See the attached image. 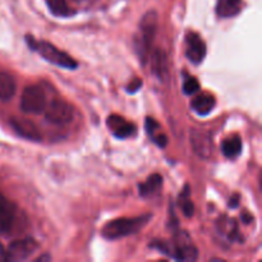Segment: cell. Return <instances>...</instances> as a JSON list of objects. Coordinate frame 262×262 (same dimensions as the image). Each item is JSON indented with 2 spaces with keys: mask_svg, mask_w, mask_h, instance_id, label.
Listing matches in <instances>:
<instances>
[{
  "mask_svg": "<svg viewBox=\"0 0 262 262\" xmlns=\"http://www.w3.org/2000/svg\"><path fill=\"white\" fill-rule=\"evenodd\" d=\"M142 84H143L142 79H141V78H135L127 86V91L129 92V94H135V92H137L138 90H140L141 87H142Z\"/></svg>",
  "mask_w": 262,
  "mask_h": 262,
  "instance_id": "24",
  "label": "cell"
},
{
  "mask_svg": "<svg viewBox=\"0 0 262 262\" xmlns=\"http://www.w3.org/2000/svg\"><path fill=\"white\" fill-rule=\"evenodd\" d=\"M238 205H239V194L235 193L234 196L230 199V202H229V207H232V209H235V207H238Z\"/></svg>",
  "mask_w": 262,
  "mask_h": 262,
  "instance_id": "25",
  "label": "cell"
},
{
  "mask_svg": "<svg viewBox=\"0 0 262 262\" xmlns=\"http://www.w3.org/2000/svg\"><path fill=\"white\" fill-rule=\"evenodd\" d=\"M216 105V100L212 95L210 94H201L197 95L191 101V107L194 113L199 115H207L214 110Z\"/></svg>",
  "mask_w": 262,
  "mask_h": 262,
  "instance_id": "13",
  "label": "cell"
},
{
  "mask_svg": "<svg viewBox=\"0 0 262 262\" xmlns=\"http://www.w3.org/2000/svg\"><path fill=\"white\" fill-rule=\"evenodd\" d=\"M152 141L156 143V145L159 146V147L164 148L166 145H168V137H166V135H164V133H159V135H154L152 137Z\"/></svg>",
  "mask_w": 262,
  "mask_h": 262,
  "instance_id": "23",
  "label": "cell"
},
{
  "mask_svg": "<svg viewBox=\"0 0 262 262\" xmlns=\"http://www.w3.org/2000/svg\"><path fill=\"white\" fill-rule=\"evenodd\" d=\"M46 102L45 91L37 84L27 86L20 97V107L27 114H41L45 112Z\"/></svg>",
  "mask_w": 262,
  "mask_h": 262,
  "instance_id": "6",
  "label": "cell"
},
{
  "mask_svg": "<svg viewBox=\"0 0 262 262\" xmlns=\"http://www.w3.org/2000/svg\"><path fill=\"white\" fill-rule=\"evenodd\" d=\"M151 69L159 79H164L168 76V56L161 49L155 50L151 56Z\"/></svg>",
  "mask_w": 262,
  "mask_h": 262,
  "instance_id": "14",
  "label": "cell"
},
{
  "mask_svg": "<svg viewBox=\"0 0 262 262\" xmlns=\"http://www.w3.org/2000/svg\"><path fill=\"white\" fill-rule=\"evenodd\" d=\"M151 217L152 216L150 214H145L136 217H120V219L113 220V222L105 224V227L101 230V234L102 237L109 241L119 239V238H124L127 235L136 234L143 227H146Z\"/></svg>",
  "mask_w": 262,
  "mask_h": 262,
  "instance_id": "3",
  "label": "cell"
},
{
  "mask_svg": "<svg viewBox=\"0 0 262 262\" xmlns=\"http://www.w3.org/2000/svg\"><path fill=\"white\" fill-rule=\"evenodd\" d=\"M179 205H181L182 211H183V214L186 215L187 217L193 216L194 205H193V202L191 201V199H189V188H188V186L184 187V191L182 192V194H181V196H179Z\"/></svg>",
  "mask_w": 262,
  "mask_h": 262,
  "instance_id": "20",
  "label": "cell"
},
{
  "mask_svg": "<svg viewBox=\"0 0 262 262\" xmlns=\"http://www.w3.org/2000/svg\"><path fill=\"white\" fill-rule=\"evenodd\" d=\"M106 123L113 135L119 140L132 137L136 133V125L133 123L127 122L124 118L119 117V115H110Z\"/></svg>",
  "mask_w": 262,
  "mask_h": 262,
  "instance_id": "11",
  "label": "cell"
},
{
  "mask_svg": "<svg viewBox=\"0 0 262 262\" xmlns=\"http://www.w3.org/2000/svg\"><path fill=\"white\" fill-rule=\"evenodd\" d=\"M158 25V13L154 12V10L146 13L140 22L138 33L136 35L135 38V49L138 55V59L143 64L146 63V60L150 56L151 46H152L154 40H155Z\"/></svg>",
  "mask_w": 262,
  "mask_h": 262,
  "instance_id": "2",
  "label": "cell"
},
{
  "mask_svg": "<svg viewBox=\"0 0 262 262\" xmlns=\"http://www.w3.org/2000/svg\"><path fill=\"white\" fill-rule=\"evenodd\" d=\"M200 83L194 77H188L183 83V92L186 95H193L199 92Z\"/></svg>",
  "mask_w": 262,
  "mask_h": 262,
  "instance_id": "21",
  "label": "cell"
},
{
  "mask_svg": "<svg viewBox=\"0 0 262 262\" xmlns=\"http://www.w3.org/2000/svg\"><path fill=\"white\" fill-rule=\"evenodd\" d=\"M186 55L193 64H200L206 56V43L196 32H189L186 37Z\"/></svg>",
  "mask_w": 262,
  "mask_h": 262,
  "instance_id": "9",
  "label": "cell"
},
{
  "mask_svg": "<svg viewBox=\"0 0 262 262\" xmlns=\"http://www.w3.org/2000/svg\"><path fill=\"white\" fill-rule=\"evenodd\" d=\"M26 42L28 43V46L32 50L37 51L46 61L54 64V66L60 67V68L64 69H76L77 66H78V63L71 55H68L64 51L59 50L58 48L51 45L50 42L37 41L32 36H26Z\"/></svg>",
  "mask_w": 262,
  "mask_h": 262,
  "instance_id": "4",
  "label": "cell"
},
{
  "mask_svg": "<svg viewBox=\"0 0 262 262\" xmlns=\"http://www.w3.org/2000/svg\"><path fill=\"white\" fill-rule=\"evenodd\" d=\"M37 248L38 245L33 238H23V239L14 241V242L10 243L5 252L0 247V260L25 261L30 258Z\"/></svg>",
  "mask_w": 262,
  "mask_h": 262,
  "instance_id": "5",
  "label": "cell"
},
{
  "mask_svg": "<svg viewBox=\"0 0 262 262\" xmlns=\"http://www.w3.org/2000/svg\"><path fill=\"white\" fill-rule=\"evenodd\" d=\"M15 205L0 194V234H8L15 222Z\"/></svg>",
  "mask_w": 262,
  "mask_h": 262,
  "instance_id": "10",
  "label": "cell"
},
{
  "mask_svg": "<svg viewBox=\"0 0 262 262\" xmlns=\"http://www.w3.org/2000/svg\"><path fill=\"white\" fill-rule=\"evenodd\" d=\"M15 81L10 74L5 72H0V100L8 101L12 99L15 94Z\"/></svg>",
  "mask_w": 262,
  "mask_h": 262,
  "instance_id": "17",
  "label": "cell"
},
{
  "mask_svg": "<svg viewBox=\"0 0 262 262\" xmlns=\"http://www.w3.org/2000/svg\"><path fill=\"white\" fill-rule=\"evenodd\" d=\"M242 10L241 0H217L216 14L220 18H232Z\"/></svg>",
  "mask_w": 262,
  "mask_h": 262,
  "instance_id": "15",
  "label": "cell"
},
{
  "mask_svg": "<svg viewBox=\"0 0 262 262\" xmlns=\"http://www.w3.org/2000/svg\"><path fill=\"white\" fill-rule=\"evenodd\" d=\"M145 127H146V130H147V133L150 135V137H152V136L155 135L156 130L160 129V124H159L154 118H146Z\"/></svg>",
  "mask_w": 262,
  "mask_h": 262,
  "instance_id": "22",
  "label": "cell"
},
{
  "mask_svg": "<svg viewBox=\"0 0 262 262\" xmlns=\"http://www.w3.org/2000/svg\"><path fill=\"white\" fill-rule=\"evenodd\" d=\"M10 124H12V127L14 128V130L20 136V137L31 141L41 140V135L40 132H38V128L36 127L35 123L31 122V120L23 119V118H13V119L10 120Z\"/></svg>",
  "mask_w": 262,
  "mask_h": 262,
  "instance_id": "12",
  "label": "cell"
},
{
  "mask_svg": "<svg viewBox=\"0 0 262 262\" xmlns=\"http://www.w3.org/2000/svg\"><path fill=\"white\" fill-rule=\"evenodd\" d=\"M163 186V177L160 174H152L146 179V182L138 186V192L142 197H151L158 193Z\"/></svg>",
  "mask_w": 262,
  "mask_h": 262,
  "instance_id": "16",
  "label": "cell"
},
{
  "mask_svg": "<svg viewBox=\"0 0 262 262\" xmlns=\"http://www.w3.org/2000/svg\"><path fill=\"white\" fill-rule=\"evenodd\" d=\"M151 246L164 255L178 261H194L199 257V251L186 232H177L170 243L166 241H154Z\"/></svg>",
  "mask_w": 262,
  "mask_h": 262,
  "instance_id": "1",
  "label": "cell"
},
{
  "mask_svg": "<svg viewBox=\"0 0 262 262\" xmlns=\"http://www.w3.org/2000/svg\"><path fill=\"white\" fill-rule=\"evenodd\" d=\"M46 4L56 17H71L74 14V10L71 9L66 0H46Z\"/></svg>",
  "mask_w": 262,
  "mask_h": 262,
  "instance_id": "19",
  "label": "cell"
},
{
  "mask_svg": "<svg viewBox=\"0 0 262 262\" xmlns=\"http://www.w3.org/2000/svg\"><path fill=\"white\" fill-rule=\"evenodd\" d=\"M242 220L246 223V224H248L250 222H252V216H251V215H248V214H243L242 215Z\"/></svg>",
  "mask_w": 262,
  "mask_h": 262,
  "instance_id": "26",
  "label": "cell"
},
{
  "mask_svg": "<svg viewBox=\"0 0 262 262\" xmlns=\"http://www.w3.org/2000/svg\"><path fill=\"white\" fill-rule=\"evenodd\" d=\"M45 117L53 124L66 125L73 119V107L64 100H53L50 104L46 105Z\"/></svg>",
  "mask_w": 262,
  "mask_h": 262,
  "instance_id": "7",
  "label": "cell"
},
{
  "mask_svg": "<svg viewBox=\"0 0 262 262\" xmlns=\"http://www.w3.org/2000/svg\"><path fill=\"white\" fill-rule=\"evenodd\" d=\"M222 151L224 154L225 158L228 159H235L241 155L242 152V141L238 136H233V137L227 138L222 145Z\"/></svg>",
  "mask_w": 262,
  "mask_h": 262,
  "instance_id": "18",
  "label": "cell"
},
{
  "mask_svg": "<svg viewBox=\"0 0 262 262\" xmlns=\"http://www.w3.org/2000/svg\"><path fill=\"white\" fill-rule=\"evenodd\" d=\"M191 143L193 147L194 152L200 158L209 159L212 155L214 150V142L212 137L209 132L202 129H193L191 132Z\"/></svg>",
  "mask_w": 262,
  "mask_h": 262,
  "instance_id": "8",
  "label": "cell"
}]
</instances>
